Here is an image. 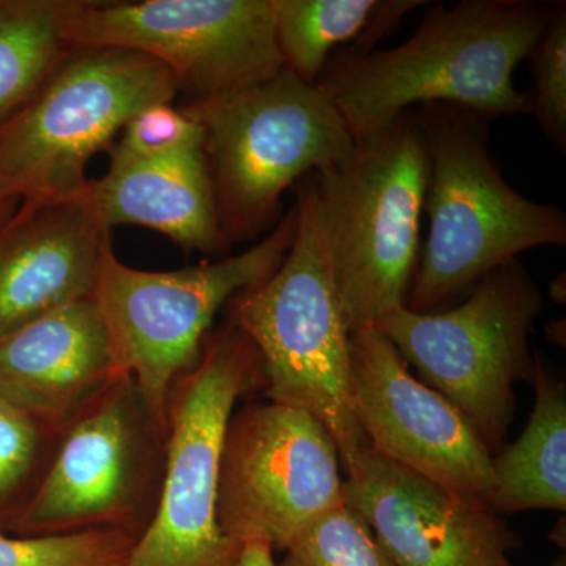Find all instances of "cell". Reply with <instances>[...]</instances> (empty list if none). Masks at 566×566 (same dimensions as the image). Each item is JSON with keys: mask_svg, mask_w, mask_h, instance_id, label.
<instances>
[{"mask_svg": "<svg viewBox=\"0 0 566 566\" xmlns=\"http://www.w3.org/2000/svg\"><path fill=\"white\" fill-rule=\"evenodd\" d=\"M560 2L461 0L434 6L411 39L364 55L334 54L318 85L354 139L423 104H450L488 120L531 114L513 74L528 61Z\"/></svg>", "mask_w": 566, "mask_h": 566, "instance_id": "1", "label": "cell"}, {"mask_svg": "<svg viewBox=\"0 0 566 566\" xmlns=\"http://www.w3.org/2000/svg\"><path fill=\"white\" fill-rule=\"evenodd\" d=\"M427 140V240L406 307H455L495 268L535 248H565L566 214L505 180L490 151V120L450 104L416 109Z\"/></svg>", "mask_w": 566, "mask_h": 566, "instance_id": "2", "label": "cell"}, {"mask_svg": "<svg viewBox=\"0 0 566 566\" xmlns=\"http://www.w3.org/2000/svg\"><path fill=\"white\" fill-rule=\"evenodd\" d=\"M416 109L354 139L349 158L307 175L349 333L403 307L419 264L428 188Z\"/></svg>", "mask_w": 566, "mask_h": 566, "instance_id": "3", "label": "cell"}, {"mask_svg": "<svg viewBox=\"0 0 566 566\" xmlns=\"http://www.w3.org/2000/svg\"><path fill=\"white\" fill-rule=\"evenodd\" d=\"M294 207L296 234L281 266L232 297L227 319L259 349L270 401L316 417L346 465L370 444L354 411L349 327L307 177L297 186Z\"/></svg>", "mask_w": 566, "mask_h": 566, "instance_id": "4", "label": "cell"}, {"mask_svg": "<svg viewBox=\"0 0 566 566\" xmlns=\"http://www.w3.org/2000/svg\"><path fill=\"white\" fill-rule=\"evenodd\" d=\"M181 111L202 125L216 212L229 245L271 232L285 214L283 193L308 174L345 163L354 148L326 93L285 69L227 102Z\"/></svg>", "mask_w": 566, "mask_h": 566, "instance_id": "5", "label": "cell"}, {"mask_svg": "<svg viewBox=\"0 0 566 566\" xmlns=\"http://www.w3.org/2000/svg\"><path fill=\"white\" fill-rule=\"evenodd\" d=\"M296 207L248 251L178 271L128 266L104 245L95 297L115 375L136 379L145 405L167 428L174 382L202 356L212 322L232 297L266 281L296 234Z\"/></svg>", "mask_w": 566, "mask_h": 566, "instance_id": "6", "label": "cell"}, {"mask_svg": "<svg viewBox=\"0 0 566 566\" xmlns=\"http://www.w3.org/2000/svg\"><path fill=\"white\" fill-rule=\"evenodd\" d=\"M266 386L262 356L230 319L174 382L167 401V463L158 506L125 566H234L243 545L216 516L219 461L240 398Z\"/></svg>", "mask_w": 566, "mask_h": 566, "instance_id": "7", "label": "cell"}, {"mask_svg": "<svg viewBox=\"0 0 566 566\" xmlns=\"http://www.w3.org/2000/svg\"><path fill=\"white\" fill-rule=\"evenodd\" d=\"M543 305L542 290L517 259L490 271L455 307L420 314L403 305L375 327L424 385L463 412L494 457L515 417V385L534 375L528 335Z\"/></svg>", "mask_w": 566, "mask_h": 566, "instance_id": "8", "label": "cell"}, {"mask_svg": "<svg viewBox=\"0 0 566 566\" xmlns=\"http://www.w3.org/2000/svg\"><path fill=\"white\" fill-rule=\"evenodd\" d=\"M178 95L170 71L139 52L81 50L0 123V191L28 200L77 196L92 156L134 115Z\"/></svg>", "mask_w": 566, "mask_h": 566, "instance_id": "9", "label": "cell"}, {"mask_svg": "<svg viewBox=\"0 0 566 566\" xmlns=\"http://www.w3.org/2000/svg\"><path fill=\"white\" fill-rule=\"evenodd\" d=\"M66 36L74 51L155 59L172 74L181 109L227 102L283 70L275 0H77Z\"/></svg>", "mask_w": 566, "mask_h": 566, "instance_id": "10", "label": "cell"}, {"mask_svg": "<svg viewBox=\"0 0 566 566\" xmlns=\"http://www.w3.org/2000/svg\"><path fill=\"white\" fill-rule=\"evenodd\" d=\"M167 428L136 379L115 375L63 430L50 471L14 535L120 528L142 535L158 506Z\"/></svg>", "mask_w": 566, "mask_h": 566, "instance_id": "11", "label": "cell"}, {"mask_svg": "<svg viewBox=\"0 0 566 566\" xmlns=\"http://www.w3.org/2000/svg\"><path fill=\"white\" fill-rule=\"evenodd\" d=\"M344 501L340 455L316 417L274 401L233 411L216 499L227 538L285 551L312 521Z\"/></svg>", "mask_w": 566, "mask_h": 566, "instance_id": "12", "label": "cell"}, {"mask_svg": "<svg viewBox=\"0 0 566 566\" xmlns=\"http://www.w3.org/2000/svg\"><path fill=\"white\" fill-rule=\"evenodd\" d=\"M354 411L375 452L458 493L486 499L493 455L455 405L409 371L375 326L349 333Z\"/></svg>", "mask_w": 566, "mask_h": 566, "instance_id": "13", "label": "cell"}, {"mask_svg": "<svg viewBox=\"0 0 566 566\" xmlns=\"http://www.w3.org/2000/svg\"><path fill=\"white\" fill-rule=\"evenodd\" d=\"M345 471L346 504L395 566H502L523 545L485 499L439 485L371 447Z\"/></svg>", "mask_w": 566, "mask_h": 566, "instance_id": "14", "label": "cell"}, {"mask_svg": "<svg viewBox=\"0 0 566 566\" xmlns=\"http://www.w3.org/2000/svg\"><path fill=\"white\" fill-rule=\"evenodd\" d=\"M109 241L82 192L21 202L0 226V340L92 296Z\"/></svg>", "mask_w": 566, "mask_h": 566, "instance_id": "15", "label": "cell"}, {"mask_svg": "<svg viewBox=\"0 0 566 566\" xmlns=\"http://www.w3.org/2000/svg\"><path fill=\"white\" fill-rule=\"evenodd\" d=\"M114 376L93 294L0 340V400L62 430Z\"/></svg>", "mask_w": 566, "mask_h": 566, "instance_id": "16", "label": "cell"}, {"mask_svg": "<svg viewBox=\"0 0 566 566\" xmlns=\"http://www.w3.org/2000/svg\"><path fill=\"white\" fill-rule=\"evenodd\" d=\"M109 153L107 174L88 180L82 191L106 232L115 226H140L188 251H229L219 227L203 147L148 159Z\"/></svg>", "mask_w": 566, "mask_h": 566, "instance_id": "17", "label": "cell"}, {"mask_svg": "<svg viewBox=\"0 0 566 566\" xmlns=\"http://www.w3.org/2000/svg\"><path fill=\"white\" fill-rule=\"evenodd\" d=\"M535 401L526 428L491 460L494 486L485 501L497 515L566 510V387L534 352Z\"/></svg>", "mask_w": 566, "mask_h": 566, "instance_id": "18", "label": "cell"}, {"mask_svg": "<svg viewBox=\"0 0 566 566\" xmlns=\"http://www.w3.org/2000/svg\"><path fill=\"white\" fill-rule=\"evenodd\" d=\"M423 0H275L283 69L316 85L334 54L364 55Z\"/></svg>", "mask_w": 566, "mask_h": 566, "instance_id": "19", "label": "cell"}, {"mask_svg": "<svg viewBox=\"0 0 566 566\" xmlns=\"http://www.w3.org/2000/svg\"><path fill=\"white\" fill-rule=\"evenodd\" d=\"M77 0H0V123L74 54L66 24Z\"/></svg>", "mask_w": 566, "mask_h": 566, "instance_id": "20", "label": "cell"}, {"mask_svg": "<svg viewBox=\"0 0 566 566\" xmlns=\"http://www.w3.org/2000/svg\"><path fill=\"white\" fill-rule=\"evenodd\" d=\"M63 430L0 400V534L14 535L50 471Z\"/></svg>", "mask_w": 566, "mask_h": 566, "instance_id": "21", "label": "cell"}, {"mask_svg": "<svg viewBox=\"0 0 566 566\" xmlns=\"http://www.w3.org/2000/svg\"><path fill=\"white\" fill-rule=\"evenodd\" d=\"M279 566H395L363 516L346 502L312 521Z\"/></svg>", "mask_w": 566, "mask_h": 566, "instance_id": "22", "label": "cell"}, {"mask_svg": "<svg viewBox=\"0 0 566 566\" xmlns=\"http://www.w3.org/2000/svg\"><path fill=\"white\" fill-rule=\"evenodd\" d=\"M139 535L120 528L73 534H0V566H125Z\"/></svg>", "mask_w": 566, "mask_h": 566, "instance_id": "23", "label": "cell"}, {"mask_svg": "<svg viewBox=\"0 0 566 566\" xmlns=\"http://www.w3.org/2000/svg\"><path fill=\"white\" fill-rule=\"evenodd\" d=\"M531 114L557 151L566 153V3L560 2L531 57Z\"/></svg>", "mask_w": 566, "mask_h": 566, "instance_id": "24", "label": "cell"}, {"mask_svg": "<svg viewBox=\"0 0 566 566\" xmlns=\"http://www.w3.org/2000/svg\"><path fill=\"white\" fill-rule=\"evenodd\" d=\"M203 139L199 122L172 103H155L134 115L111 150L134 158H164L202 148Z\"/></svg>", "mask_w": 566, "mask_h": 566, "instance_id": "25", "label": "cell"}, {"mask_svg": "<svg viewBox=\"0 0 566 566\" xmlns=\"http://www.w3.org/2000/svg\"><path fill=\"white\" fill-rule=\"evenodd\" d=\"M274 549L264 542L244 543L234 566H279L275 564Z\"/></svg>", "mask_w": 566, "mask_h": 566, "instance_id": "26", "label": "cell"}, {"mask_svg": "<svg viewBox=\"0 0 566 566\" xmlns=\"http://www.w3.org/2000/svg\"><path fill=\"white\" fill-rule=\"evenodd\" d=\"M21 200L10 193L0 191V226L9 221L17 208L20 207Z\"/></svg>", "mask_w": 566, "mask_h": 566, "instance_id": "27", "label": "cell"}, {"mask_svg": "<svg viewBox=\"0 0 566 566\" xmlns=\"http://www.w3.org/2000/svg\"><path fill=\"white\" fill-rule=\"evenodd\" d=\"M566 274L565 271L558 273L553 282L549 283V297L557 304H565L566 301Z\"/></svg>", "mask_w": 566, "mask_h": 566, "instance_id": "28", "label": "cell"}, {"mask_svg": "<svg viewBox=\"0 0 566 566\" xmlns=\"http://www.w3.org/2000/svg\"><path fill=\"white\" fill-rule=\"evenodd\" d=\"M546 337L553 344L565 346V319H554L547 324Z\"/></svg>", "mask_w": 566, "mask_h": 566, "instance_id": "29", "label": "cell"}, {"mask_svg": "<svg viewBox=\"0 0 566 566\" xmlns=\"http://www.w3.org/2000/svg\"><path fill=\"white\" fill-rule=\"evenodd\" d=\"M502 566H515V565H512V564H510V562H506V564H504ZM549 566H566L565 557L562 556V557L556 558V560H554L553 564H551Z\"/></svg>", "mask_w": 566, "mask_h": 566, "instance_id": "30", "label": "cell"}]
</instances>
